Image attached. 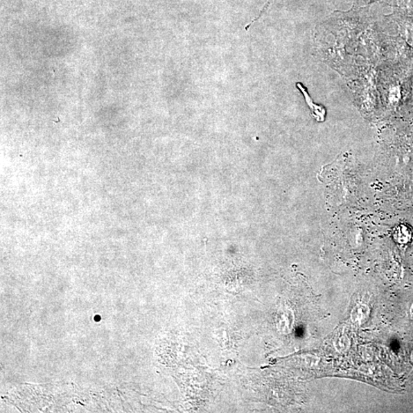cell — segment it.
I'll return each instance as SVG.
<instances>
[{
  "instance_id": "obj_1",
  "label": "cell",
  "mask_w": 413,
  "mask_h": 413,
  "mask_svg": "<svg viewBox=\"0 0 413 413\" xmlns=\"http://www.w3.org/2000/svg\"><path fill=\"white\" fill-rule=\"evenodd\" d=\"M380 0H353V6L351 9L358 10L365 8L375 2H379Z\"/></svg>"
},
{
  "instance_id": "obj_2",
  "label": "cell",
  "mask_w": 413,
  "mask_h": 413,
  "mask_svg": "<svg viewBox=\"0 0 413 413\" xmlns=\"http://www.w3.org/2000/svg\"><path fill=\"white\" fill-rule=\"evenodd\" d=\"M272 1H274V0H268L267 3H265V5L264 6L263 10H261V12H260L259 15H258V17L252 21V24H249L246 28L247 29L249 26H252L254 23H255V21H256L257 19H259L262 16L263 14L267 11L270 7V6L272 4Z\"/></svg>"
}]
</instances>
